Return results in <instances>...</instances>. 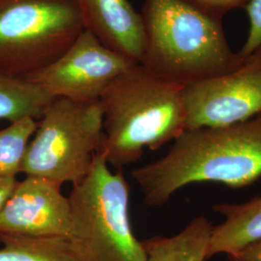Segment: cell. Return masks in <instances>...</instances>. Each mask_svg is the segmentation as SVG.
Masks as SVG:
<instances>
[{"instance_id":"1","label":"cell","mask_w":261,"mask_h":261,"mask_svg":"<svg viewBox=\"0 0 261 261\" xmlns=\"http://www.w3.org/2000/svg\"><path fill=\"white\" fill-rule=\"evenodd\" d=\"M132 176L146 205H164L195 183L245 188L261 177V113L246 121L185 130L161 158L135 168Z\"/></svg>"},{"instance_id":"2","label":"cell","mask_w":261,"mask_h":261,"mask_svg":"<svg viewBox=\"0 0 261 261\" xmlns=\"http://www.w3.org/2000/svg\"><path fill=\"white\" fill-rule=\"evenodd\" d=\"M182 88L136 64L115 79L99 102L103 138L97 154L116 170L138 162L186 130Z\"/></svg>"},{"instance_id":"3","label":"cell","mask_w":261,"mask_h":261,"mask_svg":"<svg viewBox=\"0 0 261 261\" xmlns=\"http://www.w3.org/2000/svg\"><path fill=\"white\" fill-rule=\"evenodd\" d=\"M145 47L140 64L180 86L232 70L242 57L230 47L222 19L185 0H144Z\"/></svg>"},{"instance_id":"4","label":"cell","mask_w":261,"mask_h":261,"mask_svg":"<svg viewBox=\"0 0 261 261\" xmlns=\"http://www.w3.org/2000/svg\"><path fill=\"white\" fill-rule=\"evenodd\" d=\"M68 197V240L81 261L146 260L142 241L132 228L130 185L123 170L113 172L96 154L89 172L73 184Z\"/></svg>"},{"instance_id":"5","label":"cell","mask_w":261,"mask_h":261,"mask_svg":"<svg viewBox=\"0 0 261 261\" xmlns=\"http://www.w3.org/2000/svg\"><path fill=\"white\" fill-rule=\"evenodd\" d=\"M85 29L75 0H0V73L25 79Z\"/></svg>"},{"instance_id":"6","label":"cell","mask_w":261,"mask_h":261,"mask_svg":"<svg viewBox=\"0 0 261 261\" xmlns=\"http://www.w3.org/2000/svg\"><path fill=\"white\" fill-rule=\"evenodd\" d=\"M102 138L100 102L55 98L37 120L21 173L75 184L89 172Z\"/></svg>"},{"instance_id":"7","label":"cell","mask_w":261,"mask_h":261,"mask_svg":"<svg viewBox=\"0 0 261 261\" xmlns=\"http://www.w3.org/2000/svg\"><path fill=\"white\" fill-rule=\"evenodd\" d=\"M136 64L84 29L57 59L25 80L53 98L99 102L108 86Z\"/></svg>"},{"instance_id":"8","label":"cell","mask_w":261,"mask_h":261,"mask_svg":"<svg viewBox=\"0 0 261 261\" xmlns=\"http://www.w3.org/2000/svg\"><path fill=\"white\" fill-rule=\"evenodd\" d=\"M186 130L220 127L261 113V47L232 70L182 88Z\"/></svg>"},{"instance_id":"9","label":"cell","mask_w":261,"mask_h":261,"mask_svg":"<svg viewBox=\"0 0 261 261\" xmlns=\"http://www.w3.org/2000/svg\"><path fill=\"white\" fill-rule=\"evenodd\" d=\"M60 182L37 176L18 181L0 213V236L61 237L71 233L69 197Z\"/></svg>"},{"instance_id":"10","label":"cell","mask_w":261,"mask_h":261,"mask_svg":"<svg viewBox=\"0 0 261 261\" xmlns=\"http://www.w3.org/2000/svg\"><path fill=\"white\" fill-rule=\"evenodd\" d=\"M85 29L105 46L140 64L145 47L140 16L129 0H75Z\"/></svg>"},{"instance_id":"11","label":"cell","mask_w":261,"mask_h":261,"mask_svg":"<svg viewBox=\"0 0 261 261\" xmlns=\"http://www.w3.org/2000/svg\"><path fill=\"white\" fill-rule=\"evenodd\" d=\"M213 211L224 221L213 225L210 236L208 259L225 255L261 240V194L241 203H217Z\"/></svg>"},{"instance_id":"12","label":"cell","mask_w":261,"mask_h":261,"mask_svg":"<svg viewBox=\"0 0 261 261\" xmlns=\"http://www.w3.org/2000/svg\"><path fill=\"white\" fill-rule=\"evenodd\" d=\"M213 224L197 216L172 236H155L143 240L145 261H205Z\"/></svg>"},{"instance_id":"13","label":"cell","mask_w":261,"mask_h":261,"mask_svg":"<svg viewBox=\"0 0 261 261\" xmlns=\"http://www.w3.org/2000/svg\"><path fill=\"white\" fill-rule=\"evenodd\" d=\"M54 99L25 79L0 73V120L13 122L24 117L39 120Z\"/></svg>"},{"instance_id":"14","label":"cell","mask_w":261,"mask_h":261,"mask_svg":"<svg viewBox=\"0 0 261 261\" xmlns=\"http://www.w3.org/2000/svg\"><path fill=\"white\" fill-rule=\"evenodd\" d=\"M0 261H81L61 237L0 236Z\"/></svg>"},{"instance_id":"15","label":"cell","mask_w":261,"mask_h":261,"mask_svg":"<svg viewBox=\"0 0 261 261\" xmlns=\"http://www.w3.org/2000/svg\"><path fill=\"white\" fill-rule=\"evenodd\" d=\"M37 128V120L24 117L0 130V177L21 173L29 141Z\"/></svg>"},{"instance_id":"16","label":"cell","mask_w":261,"mask_h":261,"mask_svg":"<svg viewBox=\"0 0 261 261\" xmlns=\"http://www.w3.org/2000/svg\"><path fill=\"white\" fill-rule=\"evenodd\" d=\"M245 9L249 19V32L244 45L238 51L242 58L261 47V0H250Z\"/></svg>"},{"instance_id":"17","label":"cell","mask_w":261,"mask_h":261,"mask_svg":"<svg viewBox=\"0 0 261 261\" xmlns=\"http://www.w3.org/2000/svg\"><path fill=\"white\" fill-rule=\"evenodd\" d=\"M197 9L201 10L217 19H223L226 13L245 8L250 0H185Z\"/></svg>"},{"instance_id":"18","label":"cell","mask_w":261,"mask_h":261,"mask_svg":"<svg viewBox=\"0 0 261 261\" xmlns=\"http://www.w3.org/2000/svg\"><path fill=\"white\" fill-rule=\"evenodd\" d=\"M226 256L228 261H261V240L251 243Z\"/></svg>"},{"instance_id":"19","label":"cell","mask_w":261,"mask_h":261,"mask_svg":"<svg viewBox=\"0 0 261 261\" xmlns=\"http://www.w3.org/2000/svg\"><path fill=\"white\" fill-rule=\"evenodd\" d=\"M18 181L19 180L15 176L0 177V213L9 199Z\"/></svg>"}]
</instances>
